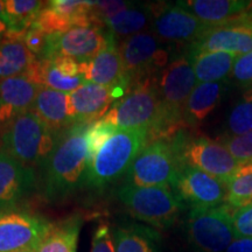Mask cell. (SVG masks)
Returning a JSON list of instances; mask_svg holds the SVG:
<instances>
[{
  "label": "cell",
  "mask_w": 252,
  "mask_h": 252,
  "mask_svg": "<svg viewBox=\"0 0 252 252\" xmlns=\"http://www.w3.org/2000/svg\"><path fill=\"white\" fill-rule=\"evenodd\" d=\"M89 125H72L62 132L41 166V184L47 200L61 201L86 185L89 165L87 140Z\"/></svg>",
  "instance_id": "cell-1"
},
{
  "label": "cell",
  "mask_w": 252,
  "mask_h": 252,
  "mask_svg": "<svg viewBox=\"0 0 252 252\" xmlns=\"http://www.w3.org/2000/svg\"><path fill=\"white\" fill-rule=\"evenodd\" d=\"M197 81L187 52L169 61L158 78L161 122L153 137L154 139H171L179 131L186 127L184 110Z\"/></svg>",
  "instance_id": "cell-2"
},
{
  "label": "cell",
  "mask_w": 252,
  "mask_h": 252,
  "mask_svg": "<svg viewBox=\"0 0 252 252\" xmlns=\"http://www.w3.org/2000/svg\"><path fill=\"white\" fill-rule=\"evenodd\" d=\"M149 141V130L117 128L89 160L86 186L102 189L126 175Z\"/></svg>",
  "instance_id": "cell-3"
},
{
  "label": "cell",
  "mask_w": 252,
  "mask_h": 252,
  "mask_svg": "<svg viewBox=\"0 0 252 252\" xmlns=\"http://www.w3.org/2000/svg\"><path fill=\"white\" fill-rule=\"evenodd\" d=\"M158 78H147L132 87L124 97L112 104L103 121L121 130H149L151 139L161 122Z\"/></svg>",
  "instance_id": "cell-4"
},
{
  "label": "cell",
  "mask_w": 252,
  "mask_h": 252,
  "mask_svg": "<svg viewBox=\"0 0 252 252\" xmlns=\"http://www.w3.org/2000/svg\"><path fill=\"white\" fill-rule=\"evenodd\" d=\"M59 135L50 131L31 110L4 126L0 150L34 169L42 166L54 149Z\"/></svg>",
  "instance_id": "cell-5"
},
{
  "label": "cell",
  "mask_w": 252,
  "mask_h": 252,
  "mask_svg": "<svg viewBox=\"0 0 252 252\" xmlns=\"http://www.w3.org/2000/svg\"><path fill=\"white\" fill-rule=\"evenodd\" d=\"M117 196L133 219L154 229L172 226L186 207L167 186L140 187L125 184L118 188Z\"/></svg>",
  "instance_id": "cell-6"
},
{
  "label": "cell",
  "mask_w": 252,
  "mask_h": 252,
  "mask_svg": "<svg viewBox=\"0 0 252 252\" xmlns=\"http://www.w3.org/2000/svg\"><path fill=\"white\" fill-rule=\"evenodd\" d=\"M182 166L178 147L172 139L150 140L126 173V180L140 187L172 188Z\"/></svg>",
  "instance_id": "cell-7"
},
{
  "label": "cell",
  "mask_w": 252,
  "mask_h": 252,
  "mask_svg": "<svg viewBox=\"0 0 252 252\" xmlns=\"http://www.w3.org/2000/svg\"><path fill=\"white\" fill-rule=\"evenodd\" d=\"M171 139L178 147L182 165L200 169L225 185L241 166L220 140L204 135L190 137L184 128Z\"/></svg>",
  "instance_id": "cell-8"
},
{
  "label": "cell",
  "mask_w": 252,
  "mask_h": 252,
  "mask_svg": "<svg viewBox=\"0 0 252 252\" xmlns=\"http://www.w3.org/2000/svg\"><path fill=\"white\" fill-rule=\"evenodd\" d=\"M118 47L130 89L141 81L158 77L169 63L167 45L151 31L123 40Z\"/></svg>",
  "instance_id": "cell-9"
},
{
  "label": "cell",
  "mask_w": 252,
  "mask_h": 252,
  "mask_svg": "<svg viewBox=\"0 0 252 252\" xmlns=\"http://www.w3.org/2000/svg\"><path fill=\"white\" fill-rule=\"evenodd\" d=\"M234 212L226 203L209 209H191L187 219L189 241L200 252H225L236 238Z\"/></svg>",
  "instance_id": "cell-10"
},
{
  "label": "cell",
  "mask_w": 252,
  "mask_h": 252,
  "mask_svg": "<svg viewBox=\"0 0 252 252\" xmlns=\"http://www.w3.org/2000/svg\"><path fill=\"white\" fill-rule=\"evenodd\" d=\"M150 7L152 12L151 32L165 45L187 46L188 49L212 28L178 2H154L150 4Z\"/></svg>",
  "instance_id": "cell-11"
},
{
  "label": "cell",
  "mask_w": 252,
  "mask_h": 252,
  "mask_svg": "<svg viewBox=\"0 0 252 252\" xmlns=\"http://www.w3.org/2000/svg\"><path fill=\"white\" fill-rule=\"evenodd\" d=\"M112 34L98 26H78L64 33L49 35L41 59L68 58L87 62L104 49Z\"/></svg>",
  "instance_id": "cell-12"
},
{
  "label": "cell",
  "mask_w": 252,
  "mask_h": 252,
  "mask_svg": "<svg viewBox=\"0 0 252 252\" xmlns=\"http://www.w3.org/2000/svg\"><path fill=\"white\" fill-rule=\"evenodd\" d=\"M52 224L23 210L0 213V252L35 251Z\"/></svg>",
  "instance_id": "cell-13"
},
{
  "label": "cell",
  "mask_w": 252,
  "mask_h": 252,
  "mask_svg": "<svg viewBox=\"0 0 252 252\" xmlns=\"http://www.w3.org/2000/svg\"><path fill=\"white\" fill-rule=\"evenodd\" d=\"M130 86L121 83L115 87H103L86 82L68 94V113L72 125L91 124L105 115L112 104L124 97Z\"/></svg>",
  "instance_id": "cell-14"
},
{
  "label": "cell",
  "mask_w": 252,
  "mask_h": 252,
  "mask_svg": "<svg viewBox=\"0 0 252 252\" xmlns=\"http://www.w3.org/2000/svg\"><path fill=\"white\" fill-rule=\"evenodd\" d=\"M172 189L190 210L209 209L225 203L226 185L187 165L181 167Z\"/></svg>",
  "instance_id": "cell-15"
},
{
  "label": "cell",
  "mask_w": 252,
  "mask_h": 252,
  "mask_svg": "<svg viewBox=\"0 0 252 252\" xmlns=\"http://www.w3.org/2000/svg\"><path fill=\"white\" fill-rule=\"evenodd\" d=\"M203 52H223L236 56L252 52V25L236 21L212 27L187 49L189 56Z\"/></svg>",
  "instance_id": "cell-16"
},
{
  "label": "cell",
  "mask_w": 252,
  "mask_h": 252,
  "mask_svg": "<svg viewBox=\"0 0 252 252\" xmlns=\"http://www.w3.org/2000/svg\"><path fill=\"white\" fill-rule=\"evenodd\" d=\"M35 186L33 168L0 150V213L15 210Z\"/></svg>",
  "instance_id": "cell-17"
},
{
  "label": "cell",
  "mask_w": 252,
  "mask_h": 252,
  "mask_svg": "<svg viewBox=\"0 0 252 252\" xmlns=\"http://www.w3.org/2000/svg\"><path fill=\"white\" fill-rule=\"evenodd\" d=\"M40 88L24 75L0 81V125L31 111Z\"/></svg>",
  "instance_id": "cell-18"
},
{
  "label": "cell",
  "mask_w": 252,
  "mask_h": 252,
  "mask_svg": "<svg viewBox=\"0 0 252 252\" xmlns=\"http://www.w3.org/2000/svg\"><path fill=\"white\" fill-rule=\"evenodd\" d=\"M115 36L111 35L104 49L87 62H80L81 74L87 82L103 87H115L121 83H128L125 78L124 68Z\"/></svg>",
  "instance_id": "cell-19"
},
{
  "label": "cell",
  "mask_w": 252,
  "mask_h": 252,
  "mask_svg": "<svg viewBox=\"0 0 252 252\" xmlns=\"http://www.w3.org/2000/svg\"><path fill=\"white\" fill-rule=\"evenodd\" d=\"M178 4L209 27L231 24L247 12L252 1L245 0H185Z\"/></svg>",
  "instance_id": "cell-20"
},
{
  "label": "cell",
  "mask_w": 252,
  "mask_h": 252,
  "mask_svg": "<svg viewBox=\"0 0 252 252\" xmlns=\"http://www.w3.org/2000/svg\"><path fill=\"white\" fill-rule=\"evenodd\" d=\"M32 111L55 134H61L72 126L68 113V94L65 93L41 87Z\"/></svg>",
  "instance_id": "cell-21"
},
{
  "label": "cell",
  "mask_w": 252,
  "mask_h": 252,
  "mask_svg": "<svg viewBox=\"0 0 252 252\" xmlns=\"http://www.w3.org/2000/svg\"><path fill=\"white\" fill-rule=\"evenodd\" d=\"M228 88V80L197 83L186 103L184 122L186 126H197L217 108Z\"/></svg>",
  "instance_id": "cell-22"
},
{
  "label": "cell",
  "mask_w": 252,
  "mask_h": 252,
  "mask_svg": "<svg viewBox=\"0 0 252 252\" xmlns=\"http://www.w3.org/2000/svg\"><path fill=\"white\" fill-rule=\"evenodd\" d=\"M116 252H161L158 231L141 224H118L111 229Z\"/></svg>",
  "instance_id": "cell-23"
},
{
  "label": "cell",
  "mask_w": 252,
  "mask_h": 252,
  "mask_svg": "<svg viewBox=\"0 0 252 252\" xmlns=\"http://www.w3.org/2000/svg\"><path fill=\"white\" fill-rule=\"evenodd\" d=\"M152 25V12L150 4H131L124 11L104 21V26L108 28L115 39H128L143 32L151 31Z\"/></svg>",
  "instance_id": "cell-24"
},
{
  "label": "cell",
  "mask_w": 252,
  "mask_h": 252,
  "mask_svg": "<svg viewBox=\"0 0 252 252\" xmlns=\"http://www.w3.org/2000/svg\"><path fill=\"white\" fill-rule=\"evenodd\" d=\"M189 59L197 83H209L229 80L237 56L223 52H203Z\"/></svg>",
  "instance_id": "cell-25"
},
{
  "label": "cell",
  "mask_w": 252,
  "mask_h": 252,
  "mask_svg": "<svg viewBox=\"0 0 252 252\" xmlns=\"http://www.w3.org/2000/svg\"><path fill=\"white\" fill-rule=\"evenodd\" d=\"M82 222V216L75 214L52 224L35 252H77Z\"/></svg>",
  "instance_id": "cell-26"
},
{
  "label": "cell",
  "mask_w": 252,
  "mask_h": 252,
  "mask_svg": "<svg viewBox=\"0 0 252 252\" xmlns=\"http://www.w3.org/2000/svg\"><path fill=\"white\" fill-rule=\"evenodd\" d=\"M36 59L23 41L2 40L0 42V81L24 75Z\"/></svg>",
  "instance_id": "cell-27"
},
{
  "label": "cell",
  "mask_w": 252,
  "mask_h": 252,
  "mask_svg": "<svg viewBox=\"0 0 252 252\" xmlns=\"http://www.w3.org/2000/svg\"><path fill=\"white\" fill-rule=\"evenodd\" d=\"M46 4L37 0H5L0 15L7 24L8 31L26 33Z\"/></svg>",
  "instance_id": "cell-28"
},
{
  "label": "cell",
  "mask_w": 252,
  "mask_h": 252,
  "mask_svg": "<svg viewBox=\"0 0 252 252\" xmlns=\"http://www.w3.org/2000/svg\"><path fill=\"white\" fill-rule=\"evenodd\" d=\"M252 201V163L239 166L226 182L225 203L232 208L244 206Z\"/></svg>",
  "instance_id": "cell-29"
},
{
  "label": "cell",
  "mask_w": 252,
  "mask_h": 252,
  "mask_svg": "<svg viewBox=\"0 0 252 252\" xmlns=\"http://www.w3.org/2000/svg\"><path fill=\"white\" fill-rule=\"evenodd\" d=\"M228 137H238L252 130V88L244 90L226 119Z\"/></svg>",
  "instance_id": "cell-30"
},
{
  "label": "cell",
  "mask_w": 252,
  "mask_h": 252,
  "mask_svg": "<svg viewBox=\"0 0 252 252\" xmlns=\"http://www.w3.org/2000/svg\"><path fill=\"white\" fill-rule=\"evenodd\" d=\"M32 26L43 32L48 36L59 33H64V32L71 30V28L78 27L76 21L68 17H64V15L56 13L55 11H53L47 5L40 12L36 20L34 21Z\"/></svg>",
  "instance_id": "cell-31"
},
{
  "label": "cell",
  "mask_w": 252,
  "mask_h": 252,
  "mask_svg": "<svg viewBox=\"0 0 252 252\" xmlns=\"http://www.w3.org/2000/svg\"><path fill=\"white\" fill-rule=\"evenodd\" d=\"M239 165L252 162V130L238 137H226L220 139Z\"/></svg>",
  "instance_id": "cell-32"
},
{
  "label": "cell",
  "mask_w": 252,
  "mask_h": 252,
  "mask_svg": "<svg viewBox=\"0 0 252 252\" xmlns=\"http://www.w3.org/2000/svg\"><path fill=\"white\" fill-rule=\"evenodd\" d=\"M117 128L115 126L109 124L103 119L91 123L87 132L88 150H89V160L97 153L103 144L109 139L110 135Z\"/></svg>",
  "instance_id": "cell-33"
},
{
  "label": "cell",
  "mask_w": 252,
  "mask_h": 252,
  "mask_svg": "<svg viewBox=\"0 0 252 252\" xmlns=\"http://www.w3.org/2000/svg\"><path fill=\"white\" fill-rule=\"evenodd\" d=\"M230 77L243 90L252 88V52L237 56Z\"/></svg>",
  "instance_id": "cell-34"
},
{
  "label": "cell",
  "mask_w": 252,
  "mask_h": 252,
  "mask_svg": "<svg viewBox=\"0 0 252 252\" xmlns=\"http://www.w3.org/2000/svg\"><path fill=\"white\" fill-rule=\"evenodd\" d=\"M232 225L236 238H252V201L235 209Z\"/></svg>",
  "instance_id": "cell-35"
},
{
  "label": "cell",
  "mask_w": 252,
  "mask_h": 252,
  "mask_svg": "<svg viewBox=\"0 0 252 252\" xmlns=\"http://www.w3.org/2000/svg\"><path fill=\"white\" fill-rule=\"evenodd\" d=\"M91 252H116L112 231L109 225L99 224L94 230L91 243Z\"/></svg>",
  "instance_id": "cell-36"
},
{
  "label": "cell",
  "mask_w": 252,
  "mask_h": 252,
  "mask_svg": "<svg viewBox=\"0 0 252 252\" xmlns=\"http://www.w3.org/2000/svg\"><path fill=\"white\" fill-rule=\"evenodd\" d=\"M47 41H48V35H46L43 32H41L37 28L32 26L30 30L27 31L26 35H25V45L27 48L36 55L37 59H41L45 53L47 47Z\"/></svg>",
  "instance_id": "cell-37"
},
{
  "label": "cell",
  "mask_w": 252,
  "mask_h": 252,
  "mask_svg": "<svg viewBox=\"0 0 252 252\" xmlns=\"http://www.w3.org/2000/svg\"><path fill=\"white\" fill-rule=\"evenodd\" d=\"M54 62L55 67L67 77H76L81 76V67L80 62L75 61L72 59L68 58H55L52 59Z\"/></svg>",
  "instance_id": "cell-38"
},
{
  "label": "cell",
  "mask_w": 252,
  "mask_h": 252,
  "mask_svg": "<svg viewBox=\"0 0 252 252\" xmlns=\"http://www.w3.org/2000/svg\"><path fill=\"white\" fill-rule=\"evenodd\" d=\"M225 252H252V238H235Z\"/></svg>",
  "instance_id": "cell-39"
},
{
  "label": "cell",
  "mask_w": 252,
  "mask_h": 252,
  "mask_svg": "<svg viewBox=\"0 0 252 252\" xmlns=\"http://www.w3.org/2000/svg\"><path fill=\"white\" fill-rule=\"evenodd\" d=\"M236 21H243V23H248L252 25V5L249 7L247 12H244L241 17L236 19V20L232 21V23H236Z\"/></svg>",
  "instance_id": "cell-40"
},
{
  "label": "cell",
  "mask_w": 252,
  "mask_h": 252,
  "mask_svg": "<svg viewBox=\"0 0 252 252\" xmlns=\"http://www.w3.org/2000/svg\"><path fill=\"white\" fill-rule=\"evenodd\" d=\"M7 31H8L7 24L5 23V20L2 19L1 15H0V42L4 40V37L6 35V33H7Z\"/></svg>",
  "instance_id": "cell-41"
},
{
  "label": "cell",
  "mask_w": 252,
  "mask_h": 252,
  "mask_svg": "<svg viewBox=\"0 0 252 252\" xmlns=\"http://www.w3.org/2000/svg\"><path fill=\"white\" fill-rule=\"evenodd\" d=\"M2 5H4V1H0V14L2 12Z\"/></svg>",
  "instance_id": "cell-42"
},
{
  "label": "cell",
  "mask_w": 252,
  "mask_h": 252,
  "mask_svg": "<svg viewBox=\"0 0 252 252\" xmlns=\"http://www.w3.org/2000/svg\"><path fill=\"white\" fill-rule=\"evenodd\" d=\"M19 252H35L34 250H28V251H19Z\"/></svg>",
  "instance_id": "cell-43"
},
{
  "label": "cell",
  "mask_w": 252,
  "mask_h": 252,
  "mask_svg": "<svg viewBox=\"0 0 252 252\" xmlns=\"http://www.w3.org/2000/svg\"><path fill=\"white\" fill-rule=\"evenodd\" d=\"M250 163H252V162H250Z\"/></svg>",
  "instance_id": "cell-44"
}]
</instances>
